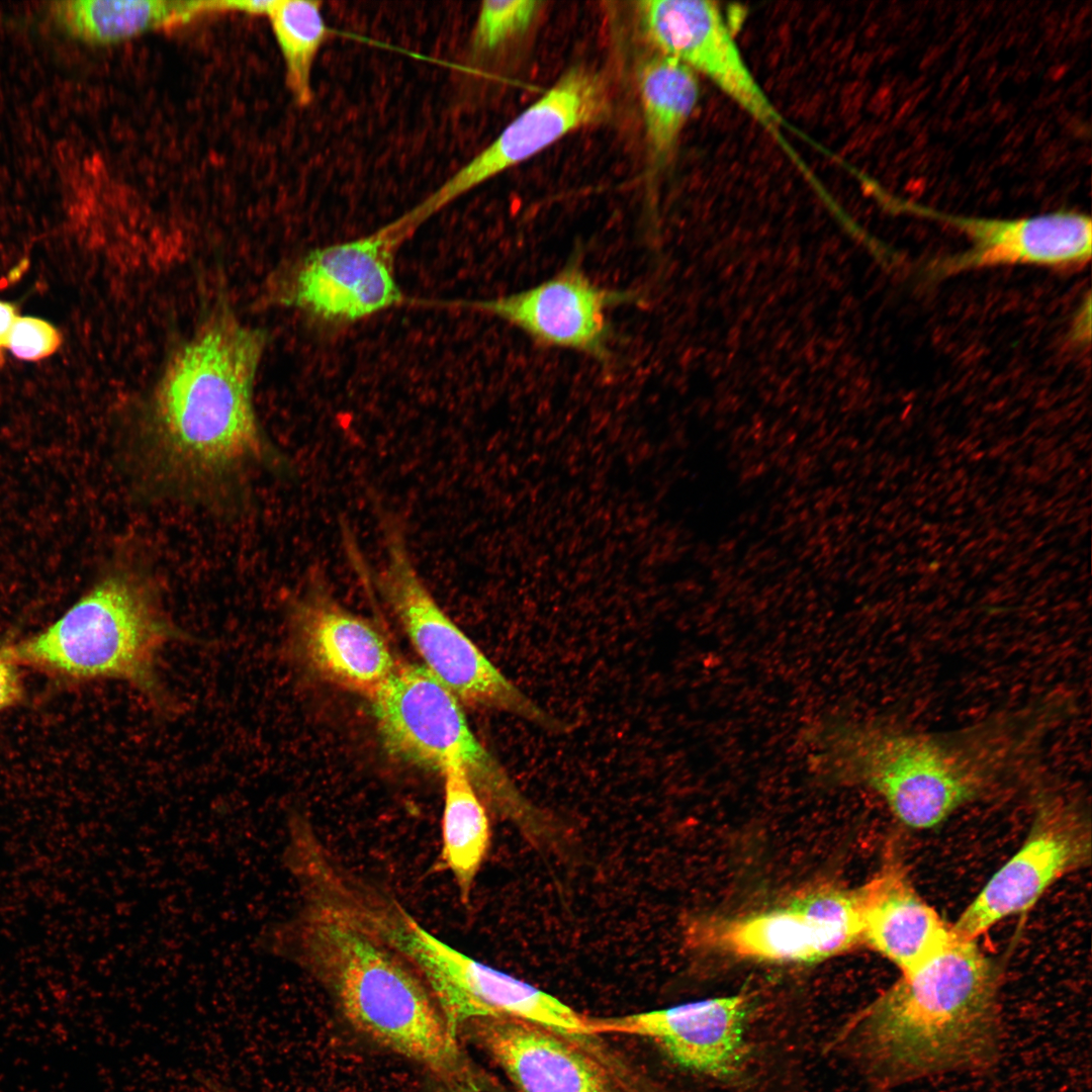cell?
Instances as JSON below:
<instances>
[{"label":"cell","instance_id":"4","mask_svg":"<svg viewBox=\"0 0 1092 1092\" xmlns=\"http://www.w3.org/2000/svg\"><path fill=\"white\" fill-rule=\"evenodd\" d=\"M272 927L271 954L309 974L347 1021L378 1044L454 1082L474 1069L405 958L339 889L313 886Z\"/></svg>","mask_w":1092,"mask_h":1092},{"label":"cell","instance_id":"10","mask_svg":"<svg viewBox=\"0 0 1092 1092\" xmlns=\"http://www.w3.org/2000/svg\"><path fill=\"white\" fill-rule=\"evenodd\" d=\"M744 993L606 1017H587L586 1033L649 1039L675 1065L727 1086L750 1080L756 1045Z\"/></svg>","mask_w":1092,"mask_h":1092},{"label":"cell","instance_id":"11","mask_svg":"<svg viewBox=\"0 0 1092 1092\" xmlns=\"http://www.w3.org/2000/svg\"><path fill=\"white\" fill-rule=\"evenodd\" d=\"M640 293L599 285L587 275L581 252L576 251L541 283L464 305L502 320L543 347L576 352L606 365L613 357L609 312L641 300Z\"/></svg>","mask_w":1092,"mask_h":1092},{"label":"cell","instance_id":"2","mask_svg":"<svg viewBox=\"0 0 1092 1092\" xmlns=\"http://www.w3.org/2000/svg\"><path fill=\"white\" fill-rule=\"evenodd\" d=\"M265 342L261 331L218 307L172 355L130 445L150 488L218 498L254 469L284 465L253 402Z\"/></svg>","mask_w":1092,"mask_h":1092},{"label":"cell","instance_id":"26","mask_svg":"<svg viewBox=\"0 0 1092 1092\" xmlns=\"http://www.w3.org/2000/svg\"><path fill=\"white\" fill-rule=\"evenodd\" d=\"M21 667L10 642H0V714L24 700L25 687Z\"/></svg>","mask_w":1092,"mask_h":1092},{"label":"cell","instance_id":"9","mask_svg":"<svg viewBox=\"0 0 1092 1092\" xmlns=\"http://www.w3.org/2000/svg\"><path fill=\"white\" fill-rule=\"evenodd\" d=\"M1090 857L1091 822L1084 803L1040 786L1025 841L963 911L953 932L977 939L1001 920L1030 908L1056 881Z\"/></svg>","mask_w":1092,"mask_h":1092},{"label":"cell","instance_id":"21","mask_svg":"<svg viewBox=\"0 0 1092 1092\" xmlns=\"http://www.w3.org/2000/svg\"><path fill=\"white\" fill-rule=\"evenodd\" d=\"M647 148L654 167L670 160L700 99L699 76L682 63L658 54L638 74Z\"/></svg>","mask_w":1092,"mask_h":1092},{"label":"cell","instance_id":"5","mask_svg":"<svg viewBox=\"0 0 1092 1092\" xmlns=\"http://www.w3.org/2000/svg\"><path fill=\"white\" fill-rule=\"evenodd\" d=\"M182 639L154 576L129 560L109 569L51 625L10 644L22 667L67 684L122 681L164 710L170 702L161 657Z\"/></svg>","mask_w":1092,"mask_h":1092},{"label":"cell","instance_id":"25","mask_svg":"<svg viewBox=\"0 0 1092 1092\" xmlns=\"http://www.w3.org/2000/svg\"><path fill=\"white\" fill-rule=\"evenodd\" d=\"M61 344V335L49 322L35 316H17L5 348L20 360L38 361L54 354Z\"/></svg>","mask_w":1092,"mask_h":1092},{"label":"cell","instance_id":"22","mask_svg":"<svg viewBox=\"0 0 1092 1092\" xmlns=\"http://www.w3.org/2000/svg\"><path fill=\"white\" fill-rule=\"evenodd\" d=\"M442 776L444 806L440 858L452 877L460 901L468 905L490 844L487 808L461 769L448 768Z\"/></svg>","mask_w":1092,"mask_h":1092},{"label":"cell","instance_id":"18","mask_svg":"<svg viewBox=\"0 0 1092 1092\" xmlns=\"http://www.w3.org/2000/svg\"><path fill=\"white\" fill-rule=\"evenodd\" d=\"M942 218L968 235L973 246L936 261L934 275L1014 264L1071 267L1091 257V220L1081 213L1058 211L1012 220Z\"/></svg>","mask_w":1092,"mask_h":1092},{"label":"cell","instance_id":"16","mask_svg":"<svg viewBox=\"0 0 1092 1092\" xmlns=\"http://www.w3.org/2000/svg\"><path fill=\"white\" fill-rule=\"evenodd\" d=\"M636 5L641 28L658 54L704 76L771 132L786 124L745 62L716 2L644 0Z\"/></svg>","mask_w":1092,"mask_h":1092},{"label":"cell","instance_id":"14","mask_svg":"<svg viewBox=\"0 0 1092 1092\" xmlns=\"http://www.w3.org/2000/svg\"><path fill=\"white\" fill-rule=\"evenodd\" d=\"M412 963L451 1030L472 1020L510 1016L585 1033L587 1015L553 995L484 965L427 933L411 951Z\"/></svg>","mask_w":1092,"mask_h":1092},{"label":"cell","instance_id":"23","mask_svg":"<svg viewBox=\"0 0 1092 1092\" xmlns=\"http://www.w3.org/2000/svg\"><path fill=\"white\" fill-rule=\"evenodd\" d=\"M280 49L286 85L300 106L312 100L311 72L329 29L322 2L275 0L267 13Z\"/></svg>","mask_w":1092,"mask_h":1092},{"label":"cell","instance_id":"13","mask_svg":"<svg viewBox=\"0 0 1092 1092\" xmlns=\"http://www.w3.org/2000/svg\"><path fill=\"white\" fill-rule=\"evenodd\" d=\"M609 107L607 87L590 68L574 66L512 120L495 140L408 211L422 224L481 183L527 161L569 132L599 121Z\"/></svg>","mask_w":1092,"mask_h":1092},{"label":"cell","instance_id":"24","mask_svg":"<svg viewBox=\"0 0 1092 1092\" xmlns=\"http://www.w3.org/2000/svg\"><path fill=\"white\" fill-rule=\"evenodd\" d=\"M542 4L536 0L482 2L472 35L474 52H493L526 32Z\"/></svg>","mask_w":1092,"mask_h":1092},{"label":"cell","instance_id":"3","mask_svg":"<svg viewBox=\"0 0 1092 1092\" xmlns=\"http://www.w3.org/2000/svg\"><path fill=\"white\" fill-rule=\"evenodd\" d=\"M999 987L997 964L976 939L953 932L941 949L851 1015L830 1045L881 1090L986 1071L1002 1049Z\"/></svg>","mask_w":1092,"mask_h":1092},{"label":"cell","instance_id":"15","mask_svg":"<svg viewBox=\"0 0 1092 1092\" xmlns=\"http://www.w3.org/2000/svg\"><path fill=\"white\" fill-rule=\"evenodd\" d=\"M406 236L393 221L353 241L315 249L293 268L282 299L326 323H353L403 299L393 257Z\"/></svg>","mask_w":1092,"mask_h":1092},{"label":"cell","instance_id":"20","mask_svg":"<svg viewBox=\"0 0 1092 1092\" xmlns=\"http://www.w3.org/2000/svg\"><path fill=\"white\" fill-rule=\"evenodd\" d=\"M214 1L69 0L51 7L57 23L90 43H115L215 13Z\"/></svg>","mask_w":1092,"mask_h":1092},{"label":"cell","instance_id":"7","mask_svg":"<svg viewBox=\"0 0 1092 1092\" xmlns=\"http://www.w3.org/2000/svg\"><path fill=\"white\" fill-rule=\"evenodd\" d=\"M384 561L368 575L373 589L422 658L423 666L460 703L505 712L544 729L560 722L510 680L440 607L419 574L401 521L376 503Z\"/></svg>","mask_w":1092,"mask_h":1092},{"label":"cell","instance_id":"6","mask_svg":"<svg viewBox=\"0 0 1092 1092\" xmlns=\"http://www.w3.org/2000/svg\"><path fill=\"white\" fill-rule=\"evenodd\" d=\"M369 701L392 755L441 775L461 769L486 808L533 835L546 827L543 812L476 738L458 699L423 665L398 661Z\"/></svg>","mask_w":1092,"mask_h":1092},{"label":"cell","instance_id":"29","mask_svg":"<svg viewBox=\"0 0 1092 1092\" xmlns=\"http://www.w3.org/2000/svg\"><path fill=\"white\" fill-rule=\"evenodd\" d=\"M202 1081H203V1084L207 1087V1089L210 1092H233V1091L229 1090L226 1087H224L223 1085H221L220 1083H218L216 1081H212V1080H209V1079L208 1080H202Z\"/></svg>","mask_w":1092,"mask_h":1092},{"label":"cell","instance_id":"8","mask_svg":"<svg viewBox=\"0 0 1092 1092\" xmlns=\"http://www.w3.org/2000/svg\"><path fill=\"white\" fill-rule=\"evenodd\" d=\"M468 1025L520 1092H670L605 1035L510 1016L479 1018Z\"/></svg>","mask_w":1092,"mask_h":1092},{"label":"cell","instance_id":"12","mask_svg":"<svg viewBox=\"0 0 1092 1092\" xmlns=\"http://www.w3.org/2000/svg\"><path fill=\"white\" fill-rule=\"evenodd\" d=\"M292 647L321 679L368 700L397 666L392 649L371 619L344 607L324 569L312 567L288 607Z\"/></svg>","mask_w":1092,"mask_h":1092},{"label":"cell","instance_id":"19","mask_svg":"<svg viewBox=\"0 0 1092 1092\" xmlns=\"http://www.w3.org/2000/svg\"><path fill=\"white\" fill-rule=\"evenodd\" d=\"M856 890L863 944L901 973L926 961L953 936L951 926L918 895L896 864L885 867Z\"/></svg>","mask_w":1092,"mask_h":1092},{"label":"cell","instance_id":"1","mask_svg":"<svg viewBox=\"0 0 1092 1092\" xmlns=\"http://www.w3.org/2000/svg\"><path fill=\"white\" fill-rule=\"evenodd\" d=\"M1074 709L1071 696L1055 691L951 731L830 719L809 732L811 757L825 777L878 794L903 825L929 829L1008 785L1032 782L1043 746Z\"/></svg>","mask_w":1092,"mask_h":1092},{"label":"cell","instance_id":"28","mask_svg":"<svg viewBox=\"0 0 1092 1092\" xmlns=\"http://www.w3.org/2000/svg\"><path fill=\"white\" fill-rule=\"evenodd\" d=\"M17 316L15 305L0 299V351L5 349L6 340Z\"/></svg>","mask_w":1092,"mask_h":1092},{"label":"cell","instance_id":"27","mask_svg":"<svg viewBox=\"0 0 1092 1092\" xmlns=\"http://www.w3.org/2000/svg\"><path fill=\"white\" fill-rule=\"evenodd\" d=\"M447 1092H513L506 1087L489 1082L480 1074L474 1072L465 1080L454 1082L453 1088Z\"/></svg>","mask_w":1092,"mask_h":1092},{"label":"cell","instance_id":"17","mask_svg":"<svg viewBox=\"0 0 1092 1092\" xmlns=\"http://www.w3.org/2000/svg\"><path fill=\"white\" fill-rule=\"evenodd\" d=\"M690 946L768 963H812L862 944L849 929L818 921L785 903L729 917H702L686 928Z\"/></svg>","mask_w":1092,"mask_h":1092}]
</instances>
